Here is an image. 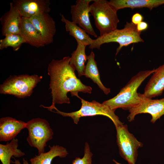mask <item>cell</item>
I'll return each mask as SVG.
<instances>
[{
  "label": "cell",
  "mask_w": 164,
  "mask_h": 164,
  "mask_svg": "<svg viewBox=\"0 0 164 164\" xmlns=\"http://www.w3.org/2000/svg\"><path fill=\"white\" fill-rule=\"evenodd\" d=\"M77 97L81 100V106L80 108L77 111L70 113L62 112L58 110L55 106H45V108L51 111L53 109H54L56 111L52 112L59 114L63 117H71L76 124H78L81 117L97 115H102L108 117L112 121L115 127L123 124L115 114L114 111L106 105L95 100L89 102L81 98L79 95Z\"/></svg>",
  "instance_id": "3957f363"
},
{
  "label": "cell",
  "mask_w": 164,
  "mask_h": 164,
  "mask_svg": "<svg viewBox=\"0 0 164 164\" xmlns=\"http://www.w3.org/2000/svg\"><path fill=\"white\" fill-rule=\"evenodd\" d=\"M28 19L39 32L45 45L53 43L56 31V23L49 13H40Z\"/></svg>",
  "instance_id": "8fae6325"
},
{
  "label": "cell",
  "mask_w": 164,
  "mask_h": 164,
  "mask_svg": "<svg viewBox=\"0 0 164 164\" xmlns=\"http://www.w3.org/2000/svg\"><path fill=\"white\" fill-rule=\"evenodd\" d=\"M77 46L75 50L71 54L70 64L78 72V77L84 75L87 56L85 53L86 46L79 42H77Z\"/></svg>",
  "instance_id": "44dd1931"
},
{
  "label": "cell",
  "mask_w": 164,
  "mask_h": 164,
  "mask_svg": "<svg viewBox=\"0 0 164 164\" xmlns=\"http://www.w3.org/2000/svg\"><path fill=\"white\" fill-rule=\"evenodd\" d=\"M70 57H64L60 60L53 59L49 63L48 74L50 76L49 89L52 98L51 106L56 104H70L67 96L70 92L72 97H77L78 93L91 94L92 88L83 84L76 76L75 69L70 64Z\"/></svg>",
  "instance_id": "6da1fadb"
},
{
  "label": "cell",
  "mask_w": 164,
  "mask_h": 164,
  "mask_svg": "<svg viewBox=\"0 0 164 164\" xmlns=\"http://www.w3.org/2000/svg\"><path fill=\"white\" fill-rule=\"evenodd\" d=\"M25 42L20 34H11L7 35L0 40V49L2 50L9 47L14 51L18 50Z\"/></svg>",
  "instance_id": "603a6c76"
},
{
  "label": "cell",
  "mask_w": 164,
  "mask_h": 164,
  "mask_svg": "<svg viewBox=\"0 0 164 164\" xmlns=\"http://www.w3.org/2000/svg\"><path fill=\"white\" fill-rule=\"evenodd\" d=\"M14 161H12V163L14 164H22L19 160L16 159L15 158ZM23 164H29L27 160H26L24 158H23L22 159Z\"/></svg>",
  "instance_id": "4316f807"
},
{
  "label": "cell",
  "mask_w": 164,
  "mask_h": 164,
  "mask_svg": "<svg viewBox=\"0 0 164 164\" xmlns=\"http://www.w3.org/2000/svg\"><path fill=\"white\" fill-rule=\"evenodd\" d=\"M61 21L65 24L66 31L73 37L77 42H79L85 46H90L93 40L87 32L76 24L66 19L63 15H60Z\"/></svg>",
  "instance_id": "ffe728a7"
},
{
  "label": "cell",
  "mask_w": 164,
  "mask_h": 164,
  "mask_svg": "<svg viewBox=\"0 0 164 164\" xmlns=\"http://www.w3.org/2000/svg\"><path fill=\"white\" fill-rule=\"evenodd\" d=\"M84 153V156L82 158H76L72 161V164H92L93 154L87 142L85 144Z\"/></svg>",
  "instance_id": "cb8c5ba5"
},
{
  "label": "cell",
  "mask_w": 164,
  "mask_h": 164,
  "mask_svg": "<svg viewBox=\"0 0 164 164\" xmlns=\"http://www.w3.org/2000/svg\"><path fill=\"white\" fill-rule=\"evenodd\" d=\"M128 111L129 114L127 118L129 121H133L135 117L138 114L147 113L151 115L150 121L154 123L164 115V98L160 99L145 98L139 104Z\"/></svg>",
  "instance_id": "9c48e42d"
},
{
  "label": "cell",
  "mask_w": 164,
  "mask_h": 164,
  "mask_svg": "<svg viewBox=\"0 0 164 164\" xmlns=\"http://www.w3.org/2000/svg\"><path fill=\"white\" fill-rule=\"evenodd\" d=\"M94 0H77L70 6L72 22L78 24L87 33L97 38V34L91 24L90 19V3Z\"/></svg>",
  "instance_id": "30bf717a"
},
{
  "label": "cell",
  "mask_w": 164,
  "mask_h": 164,
  "mask_svg": "<svg viewBox=\"0 0 164 164\" xmlns=\"http://www.w3.org/2000/svg\"><path fill=\"white\" fill-rule=\"evenodd\" d=\"M113 161L115 163V164H122L117 162L114 159H113Z\"/></svg>",
  "instance_id": "83f0119b"
},
{
  "label": "cell",
  "mask_w": 164,
  "mask_h": 164,
  "mask_svg": "<svg viewBox=\"0 0 164 164\" xmlns=\"http://www.w3.org/2000/svg\"><path fill=\"white\" fill-rule=\"evenodd\" d=\"M18 140L13 138L5 145L0 144V160L2 164H10L12 156L19 158L25 155L24 152L18 149Z\"/></svg>",
  "instance_id": "7402d4cb"
},
{
  "label": "cell",
  "mask_w": 164,
  "mask_h": 164,
  "mask_svg": "<svg viewBox=\"0 0 164 164\" xmlns=\"http://www.w3.org/2000/svg\"><path fill=\"white\" fill-rule=\"evenodd\" d=\"M22 17L29 19L36 15L49 13L51 11L49 0H13Z\"/></svg>",
  "instance_id": "7c38bea8"
},
{
  "label": "cell",
  "mask_w": 164,
  "mask_h": 164,
  "mask_svg": "<svg viewBox=\"0 0 164 164\" xmlns=\"http://www.w3.org/2000/svg\"><path fill=\"white\" fill-rule=\"evenodd\" d=\"M137 29L139 32L142 31L146 30L148 27V23L142 21L136 25Z\"/></svg>",
  "instance_id": "484cf974"
},
{
  "label": "cell",
  "mask_w": 164,
  "mask_h": 164,
  "mask_svg": "<svg viewBox=\"0 0 164 164\" xmlns=\"http://www.w3.org/2000/svg\"><path fill=\"white\" fill-rule=\"evenodd\" d=\"M143 18L141 14L136 13L134 14L132 18V22L134 24L137 25L142 21Z\"/></svg>",
  "instance_id": "d4e9b609"
},
{
  "label": "cell",
  "mask_w": 164,
  "mask_h": 164,
  "mask_svg": "<svg viewBox=\"0 0 164 164\" xmlns=\"http://www.w3.org/2000/svg\"><path fill=\"white\" fill-rule=\"evenodd\" d=\"M20 35L25 43L32 46L39 48L45 45L39 32L28 19L22 18Z\"/></svg>",
  "instance_id": "2e32d148"
},
{
  "label": "cell",
  "mask_w": 164,
  "mask_h": 164,
  "mask_svg": "<svg viewBox=\"0 0 164 164\" xmlns=\"http://www.w3.org/2000/svg\"><path fill=\"white\" fill-rule=\"evenodd\" d=\"M43 77L27 74L10 76L0 85L1 94H11L19 98L30 96Z\"/></svg>",
  "instance_id": "8992f818"
},
{
  "label": "cell",
  "mask_w": 164,
  "mask_h": 164,
  "mask_svg": "<svg viewBox=\"0 0 164 164\" xmlns=\"http://www.w3.org/2000/svg\"><path fill=\"white\" fill-rule=\"evenodd\" d=\"M26 122L11 117H2L0 119V141L12 140L26 127Z\"/></svg>",
  "instance_id": "5bb4252c"
},
{
  "label": "cell",
  "mask_w": 164,
  "mask_h": 164,
  "mask_svg": "<svg viewBox=\"0 0 164 164\" xmlns=\"http://www.w3.org/2000/svg\"><path fill=\"white\" fill-rule=\"evenodd\" d=\"M115 128L116 142L120 156L128 164H135L138 150L143 146V144L129 132L126 125L123 124Z\"/></svg>",
  "instance_id": "ba28073f"
},
{
  "label": "cell",
  "mask_w": 164,
  "mask_h": 164,
  "mask_svg": "<svg viewBox=\"0 0 164 164\" xmlns=\"http://www.w3.org/2000/svg\"><path fill=\"white\" fill-rule=\"evenodd\" d=\"M110 4L118 11L125 8L132 9L143 7L150 10L164 4V0H111Z\"/></svg>",
  "instance_id": "e0dca14e"
},
{
  "label": "cell",
  "mask_w": 164,
  "mask_h": 164,
  "mask_svg": "<svg viewBox=\"0 0 164 164\" xmlns=\"http://www.w3.org/2000/svg\"><path fill=\"white\" fill-rule=\"evenodd\" d=\"M9 11L4 13L0 19L2 25V34L5 36L11 34H20L22 19L18 8L12 2L10 3Z\"/></svg>",
  "instance_id": "4fadbf2b"
},
{
  "label": "cell",
  "mask_w": 164,
  "mask_h": 164,
  "mask_svg": "<svg viewBox=\"0 0 164 164\" xmlns=\"http://www.w3.org/2000/svg\"><path fill=\"white\" fill-rule=\"evenodd\" d=\"M164 90V64L156 69L149 80L143 94L148 99L161 95Z\"/></svg>",
  "instance_id": "9a60e30c"
},
{
  "label": "cell",
  "mask_w": 164,
  "mask_h": 164,
  "mask_svg": "<svg viewBox=\"0 0 164 164\" xmlns=\"http://www.w3.org/2000/svg\"><path fill=\"white\" fill-rule=\"evenodd\" d=\"M117 11L109 1L106 0H94L90 5V12L93 17L100 36L117 29L119 22Z\"/></svg>",
  "instance_id": "5b68a950"
},
{
  "label": "cell",
  "mask_w": 164,
  "mask_h": 164,
  "mask_svg": "<svg viewBox=\"0 0 164 164\" xmlns=\"http://www.w3.org/2000/svg\"><path fill=\"white\" fill-rule=\"evenodd\" d=\"M141 32L138 31L136 25L132 22H127L123 29H116L108 34L100 36L96 39H93L89 48L92 49L95 48L99 49L101 46L103 44L117 43L119 45L117 49L116 55L123 46L133 43L143 42V40L140 36Z\"/></svg>",
  "instance_id": "277c9868"
},
{
  "label": "cell",
  "mask_w": 164,
  "mask_h": 164,
  "mask_svg": "<svg viewBox=\"0 0 164 164\" xmlns=\"http://www.w3.org/2000/svg\"><path fill=\"white\" fill-rule=\"evenodd\" d=\"M94 58V54L91 51L87 56V61L85 65L84 75L86 77L91 79L94 83L97 84L105 94L107 95L110 93V89L105 87L102 83L97 62Z\"/></svg>",
  "instance_id": "d6986e66"
},
{
  "label": "cell",
  "mask_w": 164,
  "mask_h": 164,
  "mask_svg": "<svg viewBox=\"0 0 164 164\" xmlns=\"http://www.w3.org/2000/svg\"><path fill=\"white\" fill-rule=\"evenodd\" d=\"M156 69L142 70L133 77L118 93L113 98L103 102L111 110L118 108L129 110L141 103L145 98L143 94L138 93L137 90L142 82Z\"/></svg>",
  "instance_id": "7a4b0ae2"
},
{
  "label": "cell",
  "mask_w": 164,
  "mask_h": 164,
  "mask_svg": "<svg viewBox=\"0 0 164 164\" xmlns=\"http://www.w3.org/2000/svg\"><path fill=\"white\" fill-rule=\"evenodd\" d=\"M50 150L36 155L30 159V164H51L53 159L56 157L61 158L66 157L68 154L66 149L59 145H49Z\"/></svg>",
  "instance_id": "ac0fdd59"
},
{
  "label": "cell",
  "mask_w": 164,
  "mask_h": 164,
  "mask_svg": "<svg viewBox=\"0 0 164 164\" xmlns=\"http://www.w3.org/2000/svg\"><path fill=\"white\" fill-rule=\"evenodd\" d=\"M28 132L27 141L31 147L36 148L38 155L45 152L46 143L53 138L52 129L48 121L40 118H34L26 122Z\"/></svg>",
  "instance_id": "52a82bcc"
}]
</instances>
